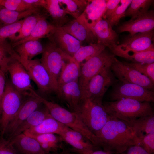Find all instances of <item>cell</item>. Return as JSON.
Listing matches in <instances>:
<instances>
[{
	"mask_svg": "<svg viewBox=\"0 0 154 154\" xmlns=\"http://www.w3.org/2000/svg\"><path fill=\"white\" fill-rule=\"evenodd\" d=\"M96 136L100 146L110 154H121L137 145L138 137L125 121L111 117Z\"/></svg>",
	"mask_w": 154,
	"mask_h": 154,
	"instance_id": "1",
	"label": "cell"
},
{
	"mask_svg": "<svg viewBox=\"0 0 154 154\" xmlns=\"http://www.w3.org/2000/svg\"><path fill=\"white\" fill-rule=\"evenodd\" d=\"M107 113L111 116L127 123L139 117L154 115L151 102L131 99H123L103 102Z\"/></svg>",
	"mask_w": 154,
	"mask_h": 154,
	"instance_id": "2",
	"label": "cell"
},
{
	"mask_svg": "<svg viewBox=\"0 0 154 154\" xmlns=\"http://www.w3.org/2000/svg\"><path fill=\"white\" fill-rule=\"evenodd\" d=\"M40 98L54 118L68 127L82 134L96 147H100L98 138L88 129L76 112L69 111L41 96Z\"/></svg>",
	"mask_w": 154,
	"mask_h": 154,
	"instance_id": "3",
	"label": "cell"
},
{
	"mask_svg": "<svg viewBox=\"0 0 154 154\" xmlns=\"http://www.w3.org/2000/svg\"><path fill=\"white\" fill-rule=\"evenodd\" d=\"M75 112L88 129L96 136L111 117L103 104L88 99H82Z\"/></svg>",
	"mask_w": 154,
	"mask_h": 154,
	"instance_id": "4",
	"label": "cell"
},
{
	"mask_svg": "<svg viewBox=\"0 0 154 154\" xmlns=\"http://www.w3.org/2000/svg\"><path fill=\"white\" fill-rule=\"evenodd\" d=\"M111 65L104 67L90 80L82 93V99H88L103 104L104 96L115 81V76L110 68Z\"/></svg>",
	"mask_w": 154,
	"mask_h": 154,
	"instance_id": "5",
	"label": "cell"
},
{
	"mask_svg": "<svg viewBox=\"0 0 154 154\" xmlns=\"http://www.w3.org/2000/svg\"><path fill=\"white\" fill-rule=\"evenodd\" d=\"M24 97L13 87L10 81H6L1 102L0 136L4 135L9 123L20 108Z\"/></svg>",
	"mask_w": 154,
	"mask_h": 154,
	"instance_id": "6",
	"label": "cell"
},
{
	"mask_svg": "<svg viewBox=\"0 0 154 154\" xmlns=\"http://www.w3.org/2000/svg\"><path fill=\"white\" fill-rule=\"evenodd\" d=\"M115 76L121 82L133 83L153 91L154 83L125 62H122L115 57L110 66Z\"/></svg>",
	"mask_w": 154,
	"mask_h": 154,
	"instance_id": "7",
	"label": "cell"
},
{
	"mask_svg": "<svg viewBox=\"0 0 154 154\" xmlns=\"http://www.w3.org/2000/svg\"><path fill=\"white\" fill-rule=\"evenodd\" d=\"M50 40L45 46L40 60L49 73L57 89V81L65 59L68 56Z\"/></svg>",
	"mask_w": 154,
	"mask_h": 154,
	"instance_id": "8",
	"label": "cell"
},
{
	"mask_svg": "<svg viewBox=\"0 0 154 154\" xmlns=\"http://www.w3.org/2000/svg\"><path fill=\"white\" fill-rule=\"evenodd\" d=\"M115 57V55L105 49L83 63L80 66L78 80L82 93L90 80L104 67L111 65Z\"/></svg>",
	"mask_w": 154,
	"mask_h": 154,
	"instance_id": "9",
	"label": "cell"
},
{
	"mask_svg": "<svg viewBox=\"0 0 154 154\" xmlns=\"http://www.w3.org/2000/svg\"><path fill=\"white\" fill-rule=\"evenodd\" d=\"M7 70L13 87L25 96L37 97L38 94L32 86L31 77L21 63L13 59L8 64Z\"/></svg>",
	"mask_w": 154,
	"mask_h": 154,
	"instance_id": "10",
	"label": "cell"
},
{
	"mask_svg": "<svg viewBox=\"0 0 154 154\" xmlns=\"http://www.w3.org/2000/svg\"><path fill=\"white\" fill-rule=\"evenodd\" d=\"M110 97L112 101L128 98L141 102H154L153 91L137 84L121 82L114 88Z\"/></svg>",
	"mask_w": 154,
	"mask_h": 154,
	"instance_id": "11",
	"label": "cell"
},
{
	"mask_svg": "<svg viewBox=\"0 0 154 154\" xmlns=\"http://www.w3.org/2000/svg\"><path fill=\"white\" fill-rule=\"evenodd\" d=\"M24 67L40 91L44 94L54 93L57 95V89L40 59H33Z\"/></svg>",
	"mask_w": 154,
	"mask_h": 154,
	"instance_id": "12",
	"label": "cell"
},
{
	"mask_svg": "<svg viewBox=\"0 0 154 154\" xmlns=\"http://www.w3.org/2000/svg\"><path fill=\"white\" fill-rule=\"evenodd\" d=\"M40 96H27L24 99L20 108L9 123L3 136L9 138L20 125L42 104Z\"/></svg>",
	"mask_w": 154,
	"mask_h": 154,
	"instance_id": "13",
	"label": "cell"
},
{
	"mask_svg": "<svg viewBox=\"0 0 154 154\" xmlns=\"http://www.w3.org/2000/svg\"><path fill=\"white\" fill-rule=\"evenodd\" d=\"M154 34L153 30L138 33L128 36L119 45H112L115 48L124 51L139 52L154 47L152 43Z\"/></svg>",
	"mask_w": 154,
	"mask_h": 154,
	"instance_id": "14",
	"label": "cell"
},
{
	"mask_svg": "<svg viewBox=\"0 0 154 154\" xmlns=\"http://www.w3.org/2000/svg\"><path fill=\"white\" fill-rule=\"evenodd\" d=\"M154 27V13L151 10L140 17L123 23L117 30L119 33L128 32L130 35H133L151 31Z\"/></svg>",
	"mask_w": 154,
	"mask_h": 154,
	"instance_id": "15",
	"label": "cell"
},
{
	"mask_svg": "<svg viewBox=\"0 0 154 154\" xmlns=\"http://www.w3.org/2000/svg\"><path fill=\"white\" fill-rule=\"evenodd\" d=\"M61 27L81 43H97L91 28L80 17L70 20Z\"/></svg>",
	"mask_w": 154,
	"mask_h": 154,
	"instance_id": "16",
	"label": "cell"
},
{
	"mask_svg": "<svg viewBox=\"0 0 154 154\" xmlns=\"http://www.w3.org/2000/svg\"><path fill=\"white\" fill-rule=\"evenodd\" d=\"M49 38L62 51L72 58L82 46V43L61 27H57Z\"/></svg>",
	"mask_w": 154,
	"mask_h": 154,
	"instance_id": "17",
	"label": "cell"
},
{
	"mask_svg": "<svg viewBox=\"0 0 154 154\" xmlns=\"http://www.w3.org/2000/svg\"><path fill=\"white\" fill-rule=\"evenodd\" d=\"M91 29L97 43L108 48L117 44L118 35L107 20L101 18Z\"/></svg>",
	"mask_w": 154,
	"mask_h": 154,
	"instance_id": "18",
	"label": "cell"
},
{
	"mask_svg": "<svg viewBox=\"0 0 154 154\" xmlns=\"http://www.w3.org/2000/svg\"><path fill=\"white\" fill-rule=\"evenodd\" d=\"M57 96L66 104L72 112H75L82 98L78 80L63 85Z\"/></svg>",
	"mask_w": 154,
	"mask_h": 154,
	"instance_id": "19",
	"label": "cell"
},
{
	"mask_svg": "<svg viewBox=\"0 0 154 154\" xmlns=\"http://www.w3.org/2000/svg\"><path fill=\"white\" fill-rule=\"evenodd\" d=\"M9 139L18 152L22 154H50L44 151L36 140L23 133Z\"/></svg>",
	"mask_w": 154,
	"mask_h": 154,
	"instance_id": "20",
	"label": "cell"
},
{
	"mask_svg": "<svg viewBox=\"0 0 154 154\" xmlns=\"http://www.w3.org/2000/svg\"><path fill=\"white\" fill-rule=\"evenodd\" d=\"M57 28L53 23L49 22L46 19V16H44L38 21L28 37L12 43V47L14 48L29 41L38 40L43 38H49L53 35Z\"/></svg>",
	"mask_w": 154,
	"mask_h": 154,
	"instance_id": "21",
	"label": "cell"
},
{
	"mask_svg": "<svg viewBox=\"0 0 154 154\" xmlns=\"http://www.w3.org/2000/svg\"><path fill=\"white\" fill-rule=\"evenodd\" d=\"M80 73V65L72 57L68 55L65 59L61 73L58 80L57 95L63 85L78 80Z\"/></svg>",
	"mask_w": 154,
	"mask_h": 154,
	"instance_id": "22",
	"label": "cell"
},
{
	"mask_svg": "<svg viewBox=\"0 0 154 154\" xmlns=\"http://www.w3.org/2000/svg\"><path fill=\"white\" fill-rule=\"evenodd\" d=\"M69 128L50 114L39 125L26 131L23 133L27 135L53 133L59 135Z\"/></svg>",
	"mask_w": 154,
	"mask_h": 154,
	"instance_id": "23",
	"label": "cell"
},
{
	"mask_svg": "<svg viewBox=\"0 0 154 154\" xmlns=\"http://www.w3.org/2000/svg\"><path fill=\"white\" fill-rule=\"evenodd\" d=\"M106 3L105 0H88L86 7L79 17L91 28L102 17Z\"/></svg>",
	"mask_w": 154,
	"mask_h": 154,
	"instance_id": "24",
	"label": "cell"
},
{
	"mask_svg": "<svg viewBox=\"0 0 154 154\" xmlns=\"http://www.w3.org/2000/svg\"><path fill=\"white\" fill-rule=\"evenodd\" d=\"M14 49L20 58V62L24 67L33 58L42 54L44 46L38 40L29 41L21 44Z\"/></svg>",
	"mask_w": 154,
	"mask_h": 154,
	"instance_id": "25",
	"label": "cell"
},
{
	"mask_svg": "<svg viewBox=\"0 0 154 154\" xmlns=\"http://www.w3.org/2000/svg\"><path fill=\"white\" fill-rule=\"evenodd\" d=\"M108 48L112 53L132 61L133 62L150 64L154 62V47L139 52L124 51L117 49L111 46Z\"/></svg>",
	"mask_w": 154,
	"mask_h": 154,
	"instance_id": "26",
	"label": "cell"
},
{
	"mask_svg": "<svg viewBox=\"0 0 154 154\" xmlns=\"http://www.w3.org/2000/svg\"><path fill=\"white\" fill-rule=\"evenodd\" d=\"M64 141L73 148L79 150H96L95 146L80 133L69 128L59 135Z\"/></svg>",
	"mask_w": 154,
	"mask_h": 154,
	"instance_id": "27",
	"label": "cell"
},
{
	"mask_svg": "<svg viewBox=\"0 0 154 154\" xmlns=\"http://www.w3.org/2000/svg\"><path fill=\"white\" fill-rule=\"evenodd\" d=\"M40 106L31 113L16 130L9 139L40 124L50 114L47 108Z\"/></svg>",
	"mask_w": 154,
	"mask_h": 154,
	"instance_id": "28",
	"label": "cell"
},
{
	"mask_svg": "<svg viewBox=\"0 0 154 154\" xmlns=\"http://www.w3.org/2000/svg\"><path fill=\"white\" fill-rule=\"evenodd\" d=\"M27 135L36 140L42 149L47 153L56 152L62 148L63 141L58 135L53 133H45Z\"/></svg>",
	"mask_w": 154,
	"mask_h": 154,
	"instance_id": "29",
	"label": "cell"
},
{
	"mask_svg": "<svg viewBox=\"0 0 154 154\" xmlns=\"http://www.w3.org/2000/svg\"><path fill=\"white\" fill-rule=\"evenodd\" d=\"M45 9L49 13L53 21V24L57 27H61L71 20L70 15L62 7L58 0H46Z\"/></svg>",
	"mask_w": 154,
	"mask_h": 154,
	"instance_id": "30",
	"label": "cell"
},
{
	"mask_svg": "<svg viewBox=\"0 0 154 154\" xmlns=\"http://www.w3.org/2000/svg\"><path fill=\"white\" fill-rule=\"evenodd\" d=\"M41 7L31 9L23 11L8 9L0 6V23L2 25L16 22L27 17L40 12Z\"/></svg>",
	"mask_w": 154,
	"mask_h": 154,
	"instance_id": "31",
	"label": "cell"
},
{
	"mask_svg": "<svg viewBox=\"0 0 154 154\" xmlns=\"http://www.w3.org/2000/svg\"><path fill=\"white\" fill-rule=\"evenodd\" d=\"M127 123L137 137L154 133V115L139 117Z\"/></svg>",
	"mask_w": 154,
	"mask_h": 154,
	"instance_id": "32",
	"label": "cell"
},
{
	"mask_svg": "<svg viewBox=\"0 0 154 154\" xmlns=\"http://www.w3.org/2000/svg\"><path fill=\"white\" fill-rule=\"evenodd\" d=\"M44 16L46 15L40 12L25 18L19 31L9 38L13 43L27 37L30 34L38 21Z\"/></svg>",
	"mask_w": 154,
	"mask_h": 154,
	"instance_id": "33",
	"label": "cell"
},
{
	"mask_svg": "<svg viewBox=\"0 0 154 154\" xmlns=\"http://www.w3.org/2000/svg\"><path fill=\"white\" fill-rule=\"evenodd\" d=\"M105 49V47L97 43L82 46L74 54L72 58L80 65L81 63L84 61L85 62Z\"/></svg>",
	"mask_w": 154,
	"mask_h": 154,
	"instance_id": "34",
	"label": "cell"
},
{
	"mask_svg": "<svg viewBox=\"0 0 154 154\" xmlns=\"http://www.w3.org/2000/svg\"><path fill=\"white\" fill-rule=\"evenodd\" d=\"M153 1V0H132L125 12V17H130L131 19L140 17L149 11Z\"/></svg>",
	"mask_w": 154,
	"mask_h": 154,
	"instance_id": "35",
	"label": "cell"
},
{
	"mask_svg": "<svg viewBox=\"0 0 154 154\" xmlns=\"http://www.w3.org/2000/svg\"><path fill=\"white\" fill-rule=\"evenodd\" d=\"M62 6L74 19L78 18L84 12L88 0H58Z\"/></svg>",
	"mask_w": 154,
	"mask_h": 154,
	"instance_id": "36",
	"label": "cell"
},
{
	"mask_svg": "<svg viewBox=\"0 0 154 154\" xmlns=\"http://www.w3.org/2000/svg\"><path fill=\"white\" fill-rule=\"evenodd\" d=\"M20 62V58L12 47L6 40L0 42V68L6 69L9 63L13 59Z\"/></svg>",
	"mask_w": 154,
	"mask_h": 154,
	"instance_id": "37",
	"label": "cell"
},
{
	"mask_svg": "<svg viewBox=\"0 0 154 154\" xmlns=\"http://www.w3.org/2000/svg\"><path fill=\"white\" fill-rule=\"evenodd\" d=\"M0 6L11 10L23 11L35 7L24 0H0Z\"/></svg>",
	"mask_w": 154,
	"mask_h": 154,
	"instance_id": "38",
	"label": "cell"
},
{
	"mask_svg": "<svg viewBox=\"0 0 154 154\" xmlns=\"http://www.w3.org/2000/svg\"><path fill=\"white\" fill-rule=\"evenodd\" d=\"M132 1V0H120L119 5L107 20L112 27L117 25L121 18L125 17V12Z\"/></svg>",
	"mask_w": 154,
	"mask_h": 154,
	"instance_id": "39",
	"label": "cell"
},
{
	"mask_svg": "<svg viewBox=\"0 0 154 154\" xmlns=\"http://www.w3.org/2000/svg\"><path fill=\"white\" fill-rule=\"evenodd\" d=\"M24 19L16 22L0 27V42L3 41L16 33L20 29Z\"/></svg>",
	"mask_w": 154,
	"mask_h": 154,
	"instance_id": "40",
	"label": "cell"
},
{
	"mask_svg": "<svg viewBox=\"0 0 154 154\" xmlns=\"http://www.w3.org/2000/svg\"><path fill=\"white\" fill-rule=\"evenodd\" d=\"M126 63L128 65L148 77L154 83V63L150 64Z\"/></svg>",
	"mask_w": 154,
	"mask_h": 154,
	"instance_id": "41",
	"label": "cell"
},
{
	"mask_svg": "<svg viewBox=\"0 0 154 154\" xmlns=\"http://www.w3.org/2000/svg\"><path fill=\"white\" fill-rule=\"evenodd\" d=\"M137 145L142 147L149 154H154V133L138 137Z\"/></svg>",
	"mask_w": 154,
	"mask_h": 154,
	"instance_id": "42",
	"label": "cell"
},
{
	"mask_svg": "<svg viewBox=\"0 0 154 154\" xmlns=\"http://www.w3.org/2000/svg\"><path fill=\"white\" fill-rule=\"evenodd\" d=\"M0 154H19L10 139L0 136Z\"/></svg>",
	"mask_w": 154,
	"mask_h": 154,
	"instance_id": "43",
	"label": "cell"
},
{
	"mask_svg": "<svg viewBox=\"0 0 154 154\" xmlns=\"http://www.w3.org/2000/svg\"><path fill=\"white\" fill-rule=\"evenodd\" d=\"M120 0H106L105 9L102 18L108 20L119 5Z\"/></svg>",
	"mask_w": 154,
	"mask_h": 154,
	"instance_id": "44",
	"label": "cell"
},
{
	"mask_svg": "<svg viewBox=\"0 0 154 154\" xmlns=\"http://www.w3.org/2000/svg\"><path fill=\"white\" fill-rule=\"evenodd\" d=\"M7 70L4 68H0V119L1 113V102L4 94L6 82L5 74Z\"/></svg>",
	"mask_w": 154,
	"mask_h": 154,
	"instance_id": "45",
	"label": "cell"
},
{
	"mask_svg": "<svg viewBox=\"0 0 154 154\" xmlns=\"http://www.w3.org/2000/svg\"><path fill=\"white\" fill-rule=\"evenodd\" d=\"M121 154H149L140 146L135 145L129 147Z\"/></svg>",
	"mask_w": 154,
	"mask_h": 154,
	"instance_id": "46",
	"label": "cell"
},
{
	"mask_svg": "<svg viewBox=\"0 0 154 154\" xmlns=\"http://www.w3.org/2000/svg\"><path fill=\"white\" fill-rule=\"evenodd\" d=\"M70 150L72 152L77 153L79 154H110L107 152L102 150H79L72 148L70 149Z\"/></svg>",
	"mask_w": 154,
	"mask_h": 154,
	"instance_id": "47",
	"label": "cell"
},
{
	"mask_svg": "<svg viewBox=\"0 0 154 154\" xmlns=\"http://www.w3.org/2000/svg\"><path fill=\"white\" fill-rule=\"evenodd\" d=\"M26 2L36 7H43L46 5V0H24Z\"/></svg>",
	"mask_w": 154,
	"mask_h": 154,
	"instance_id": "48",
	"label": "cell"
},
{
	"mask_svg": "<svg viewBox=\"0 0 154 154\" xmlns=\"http://www.w3.org/2000/svg\"><path fill=\"white\" fill-rule=\"evenodd\" d=\"M61 154H72L70 152L68 151H65L62 152Z\"/></svg>",
	"mask_w": 154,
	"mask_h": 154,
	"instance_id": "49",
	"label": "cell"
},
{
	"mask_svg": "<svg viewBox=\"0 0 154 154\" xmlns=\"http://www.w3.org/2000/svg\"><path fill=\"white\" fill-rule=\"evenodd\" d=\"M72 154H79L78 153H75H75H73V154L72 153Z\"/></svg>",
	"mask_w": 154,
	"mask_h": 154,
	"instance_id": "50",
	"label": "cell"
}]
</instances>
